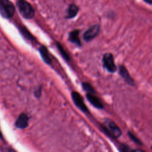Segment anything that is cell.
Instances as JSON below:
<instances>
[{
    "instance_id": "6da1fadb",
    "label": "cell",
    "mask_w": 152,
    "mask_h": 152,
    "mask_svg": "<svg viewBox=\"0 0 152 152\" xmlns=\"http://www.w3.org/2000/svg\"><path fill=\"white\" fill-rule=\"evenodd\" d=\"M17 7L21 15L26 19H31L34 15V10L31 5L25 0L17 2Z\"/></svg>"
},
{
    "instance_id": "7a4b0ae2",
    "label": "cell",
    "mask_w": 152,
    "mask_h": 152,
    "mask_svg": "<svg viewBox=\"0 0 152 152\" xmlns=\"http://www.w3.org/2000/svg\"><path fill=\"white\" fill-rule=\"evenodd\" d=\"M103 127L104 132L107 134L115 138L119 137L122 134V132L120 128L113 121L109 119H105Z\"/></svg>"
},
{
    "instance_id": "3957f363",
    "label": "cell",
    "mask_w": 152,
    "mask_h": 152,
    "mask_svg": "<svg viewBox=\"0 0 152 152\" xmlns=\"http://www.w3.org/2000/svg\"><path fill=\"white\" fill-rule=\"evenodd\" d=\"M15 12V7L10 0H0V14L6 18H11Z\"/></svg>"
},
{
    "instance_id": "277c9868",
    "label": "cell",
    "mask_w": 152,
    "mask_h": 152,
    "mask_svg": "<svg viewBox=\"0 0 152 152\" xmlns=\"http://www.w3.org/2000/svg\"><path fill=\"white\" fill-rule=\"evenodd\" d=\"M102 61L104 66L109 72L113 73L116 71V66L114 62L113 56L112 53H105L103 56Z\"/></svg>"
},
{
    "instance_id": "5b68a950",
    "label": "cell",
    "mask_w": 152,
    "mask_h": 152,
    "mask_svg": "<svg viewBox=\"0 0 152 152\" xmlns=\"http://www.w3.org/2000/svg\"><path fill=\"white\" fill-rule=\"evenodd\" d=\"M100 26L99 24H94L87 30L83 34V39L86 42H89L94 39L99 34Z\"/></svg>"
},
{
    "instance_id": "8992f818",
    "label": "cell",
    "mask_w": 152,
    "mask_h": 152,
    "mask_svg": "<svg viewBox=\"0 0 152 152\" xmlns=\"http://www.w3.org/2000/svg\"><path fill=\"white\" fill-rule=\"evenodd\" d=\"M72 100L74 104L83 112H88V109L84 102V100L82 96L76 91H73L71 94Z\"/></svg>"
},
{
    "instance_id": "52a82bcc",
    "label": "cell",
    "mask_w": 152,
    "mask_h": 152,
    "mask_svg": "<svg viewBox=\"0 0 152 152\" xmlns=\"http://www.w3.org/2000/svg\"><path fill=\"white\" fill-rule=\"evenodd\" d=\"M28 116L25 113H21L17 119L15 125L17 128L24 129L28 125Z\"/></svg>"
},
{
    "instance_id": "ba28073f",
    "label": "cell",
    "mask_w": 152,
    "mask_h": 152,
    "mask_svg": "<svg viewBox=\"0 0 152 152\" xmlns=\"http://www.w3.org/2000/svg\"><path fill=\"white\" fill-rule=\"evenodd\" d=\"M119 74L128 84L131 86H133L134 84V80L130 76L126 68L124 65H121L119 66Z\"/></svg>"
},
{
    "instance_id": "9c48e42d",
    "label": "cell",
    "mask_w": 152,
    "mask_h": 152,
    "mask_svg": "<svg viewBox=\"0 0 152 152\" xmlns=\"http://www.w3.org/2000/svg\"><path fill=\"white\" fill-rule=\"evenodd\" d=\"M86 97L88 101L95 107L97 109H102L103 106L100 100L92 93H87Z\"/></svg>"
},
{
    "instance_id": "30bf717a",
    "label": "cell",
    "mask_w": 152,
    "mask_h": 152,
    "mask_svg": "<svg viewBox=\"0 0 152 152\" xmlns=\"http://www.w3.org/2000/svg\"><path fill=\"white\" fill-rule=\"evenodd\" d=\"M79 33H80L79 30H74L69 33V36H68L69 40L71 43H73L78 46L81 45V41L79 38Z\"/></svg>"
},
{
    "instance_id": "8fae6325",
    "label": "cell",
    "mask_w": 152,
    "mask_h": 152,
    "mask_svg": "<svg viewBox=\"0 0 152 152\" xmlns=\"http://www.w3.org/2000/svg\"><path fill=\"white\" fill-rule=\"evenodd\" d=\"M39 52L44 62L47 64H50L52 62V60L49 55L47 48L44 46H42L39 48Z\"/></svg>"
},
{
    "instance_id": "7c38bea8",
    "label": "cell",
    "mask_w": 152,
    "mask_h": 152,
    "mask_svg": "<svg viewBox=\"0 0 152 152\" xmlns=\"http://www.w3.org/2000/svg\"><path fill=\"white\" fill-rule=\"evenodd\" d=\"M78 10L79 8L77 5L74 4H71L68 9V14H67L66 18H72L75 17L78 12Z\"/></svg>"
},
{
    "instance_id": "4fadbf2b",
    "label": "cell",
    "mask_w": 152,
    "mask_h": 152,
    "mask_svg": "<svg viewBox=\"0 0 152 152\" xmlns=\"http://www.w3.org/2000/svg\"><path fill=\"white\" fill-rule=\"evenodd\" d=\"M120 152H145L140 149H132L125 144H122L119 148Z\"/></svg>"
},
{
    "instance_id": "5bb4252c",
    "label": "cell",
    "mask_w": 152,
    "mask_h": 152,
    "mask_svg": "<svg viewBox=\"0 0 152 152\" xmlns=\"http://www.w3.org/2000/svg\"><path fill=\"white\" fill-rule=\"evenodd\" d=\"M56 46H57L61 55L64 58V59L66 61H69L70 59V58H69V55H68V53L66 52V51L64 50V49L63 48L62 45L60 43H59L58 42H57L56 43Z\"/></svg>"
},
{
    "instance_id": "9a60e30c",
    "label": "cell",
    "mask_w": 152,
    "mask_h": 152,
    "mask_svg": "<svg viewBox=\"0 0 152 152\" xmlns=\"http://www.w3.org/2000/svg\"><path fill=\"white\" fill-rule=\"evenodd\" d=\"M83 88V89L86 91L87 92V93H92L94 94V90L93 88V87H91V86L88 84V83H83L82 84Z\"/></svg>"
},
{
    "instance_id": "2e32d148",
    "label": "cell",
    "mask_w": 152,
    "mask_h": 152,
    "mask_svg": "<svg viewBox=\"0 0 152 152\" xmlns=\"http://www.w3.org/2000/svg\"><path fill=\"white\" fill-rule=\"evenodd\" d=\"M128 136L129 137V138L132 140V141H134L135 143L138 144H142L141 142L134 135H133L131 132H128Z\"/></svg>"
},
{
    "instance_id": "e0dca14e",
    "label": "cell",
    "mask_w": 152,
    "mask_h": 152,
    "mask_svg": "<svg viewBox=\"0 0 152 152\" xmlns=\"http://www.w3.org/2000/svg\"><path fill=\"white\" fill-rule=\"evenodd\" d=\"M41 94H42V89H41V88H37L36 90V91H35V96L38 98V97H39L41 96Z\"/></svg>"
},
{
    "instance_id": "ac0fdd59",
    "label": "cell",
    "mask_w": 152,
    "mask_h": 152,
    "mask_svg": "<svg viewBox=\"0 0 152 152\" xmlns=\"http://www.w3.org/2000/svg\"><path fill=\"white\" fill-rule=\"evenodd\" d=\"M146 3L150 4V5H151L152 4V0H144Z\"/></svg>"
}]
</instances>
